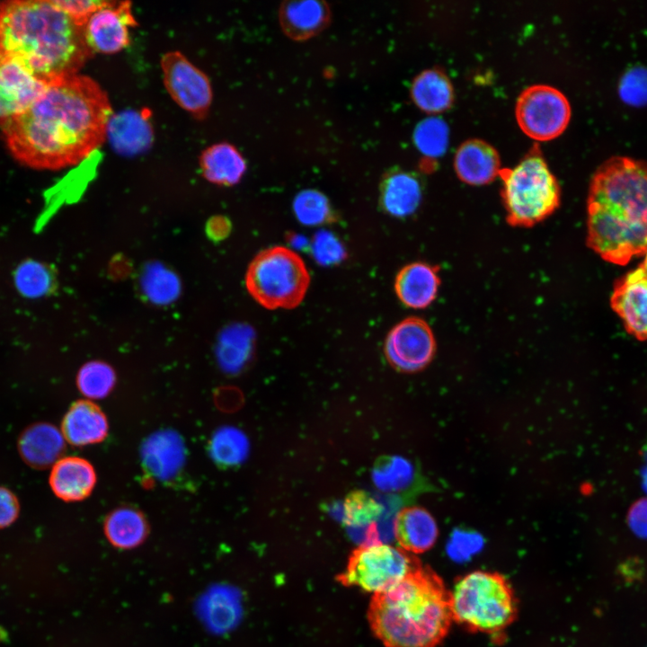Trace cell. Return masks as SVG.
Masks as SVG:
<instances>
[{
  "instance_id": "6da1fadb",
  "label": "cell",
  "mask_w": 647,
  "mask_h": 647,
  "mask_svg": "<svg viewBox=\"0 0 647 647\" xmlns=\"http://www.w3.org/2000/svg\"><path fill=\"white\" fill-rule=\"evenodd\" d=\"M112 113L102 86L76 74L49 83L23 112L1 119L0 131L19 163L60 170L81 164L105 142Z\"/></svg>"
},
{
  "instance_id": "7a4b0ae2",
  "label": "cell",
  "mask_w": 647,
  "mask_h": 647,
  "mask_svg": "<svg viewBox=\"0 0 647 647\" xmlns=\"http://www.w3.org/2000/svg\"><path fill=\"white\" fill-rule=\"evenodd\" d=\"M93 55L84 26L51 0L0 3V63L17 64L49 84L79 74Z\"/></svg>"
},
{
  "instance_id": "3957f363",
  "label": "cell",
  "mask_w": 647,
  "mask_h": 647,
  "mask_svg": "<svg viewBox=\"0 0 647 647\" xmlns=\"http://www.w3.org/2000/svg\"><path fill=\"white\" fill-rule=\"evenodd\" d=\"M587 244L625 265L647 250V163L612 157L598 167L587 203Z\"/></svg>"
},
{
  "instance_id": "277c9868",
  "label": "cell",
  "mask_w": 647,
  "mask_h": 647,
  "mask_svg": "<svg viewBox=\"0 0 647 647\" xmlns=\"http://www.w3.org/2000/svg\"><path fill=\"white\" fill-rule=\"evenodd\" d=\"M368 619L386 647H436L453 620L450 592L435 572L420 565L392 589L373 595Z\"/></svg>"
},
{
  "instance_id": "5b68a950",
  "label": "cell",
  "mask_w": 647,
  "mask_h": 647,
  "mask_svg": "<svg viewBox=\"0 0 647 647\" xmlns=\"http://www.w3.org/2000/svg\"><path fill=\"white\" fill-rule=\"evenodd\" d=\"M501 197L509 225L531 227L560 205V186L537 146L515 167L501 168Z\"/></svg>"
},
{
  "instance_id": "8992f818",
  "label": "cell",
  "mask_w": 647,
  "mask_h": 647,
  "mask_svg": "<svg viewBox=\"0 0 647 647\" xmlns=\"http://www.w3.org/2000/svg\"><path fill=\"white\" fill-rule=\"evenodd\" d=\"M450 608L453 620L466 629L494 634L514 621L517 600L502 575L475 571L456 581L450 592Z\"/></svg>"
},
{
  "instance_id": "52a82bcc",
  "label": "cell",
  "mask_w": 647,
  "mask_h": 647,
  "mask_svg": "<svg viewBox=\"0 0 647 647\" xmlns=\"http://www.w3.org/2000/svg\"><path fill=\"white\" fill-rule=\"evenodd\" d=\"M309 284L306 263L285 246H271L258 253L245 273L247 291L270 310L297 307L305 298Z\"/></svg>"
},
{
  "instance_id": "ba28073f",
  "label": "cell",
  "mask_w": 647,
  "mask_h": 647,
  "mask_svg": "<svg viewBox=\"0 0 647 647\" xmlns=\"http://www.w3.org/2000/svg\"><path fill=\"white\" fill-rule=\"evenodd\" d=\"M421 563L410 553L382 542L363 544L350 555L340 583L367 592L382 593L392 589Z\"/></svg>"
},
{
  "instance_id": "9c48e42d",
  "label": "cell",
  "mask_w": 647,
  "mask_h": 647,
  "mask_svg": "<svg viewBox=\"0 0 647 647\" xmlns=\"http://www.w3.org/2000/svg\"><path fill=\"white\" fill-rule=\"evenodd\" d=\"M518 124L529 137L546 141L561 135L569 124L571 106L554 87L535 84L524 89L515 108Z\"/></svg>"
},
{
  "instance_id": "30bf717a",
  "label": "cell",
  "mask_w": 647,
  "mask_h": 647,
  "mask_svg": "<svg viewBox=\"0 0 647 647\" xmlns=\"http://www.w3.org/2000/svg\"><path fill=\"white\" fill-rule=\"evenodd\" d=\"M160 65L164 87L173 101L195 119H205L213 99L206 74L176 50L164 53Z\"/></svg>"
},
{
  "instance_id": "8fae6325",
  "label": "cell",
  "mask_w": 647,
  "mask_h": 647,
  "mask_svg": "<svg viewBox=\"0 0 647 647\" xmlns=\"http://www.w3.org/2000/svg\"><path fill=\"white\" fill-rule=\"evenodd\" d=\"M436 352V340L428 323L411 316L395 324L387 333L384 353L397 371L415 373L426 368Z\"/></svg>"
},
{
  "instance_id": "7c38bea8",
  "label": "cell",
  "mask_w": 647,
  "mask_h": 647,
  "mask_svg": "<svg viewBox=\"0 0 647 647\" xmlns=\"http://www.w3.org/2000/svg\"><path fill=\"white\" fill-rule=\"evenodd\" d=\"M137 24L130 2L108 1L89 17L84 31L93 54H115L129 46V28Z\"/></svg>"
},
{
  "instance_id": "4fadbf2b",
  "label": "cell",
  "mask_w": 647,
  "mask_h": 647,
  "mask_svg": "<svg viewBox=\"0 0 647 647\" xmlns=\"http://www.w3.org/2000/svg\"><path fill=\"white\" fill-rule=\"evenodd\" d=\"M610 304L626 331L647 341V273L639 267L617 279Z\"/></svg>"
},
{
  "instance_id": "5bb4252c",
  "label": "cell",
  "mask_w": 647,
  "mask_h": 647,
  "mask_svg": "<svg viewBox=\"0 0 647 647\" xmlns=\"http://www.w3.org/2000/svg\"><path fill=\"white\" fill-rule=\"evenodd\" d=\"M48 84L17 64L0 63V120L26 111Z\"/></svg>"
},
{
  "instance_id": "9a60e30c",
  "label": "cell",
  "mask_w": 647,
  "mask_h": 647,
  "mask_svg": "<svg viewBox=\"0 0 647 647\" xmlns=\"http://www.w3.org/2000/svg\"><path fill=\"white\" fill-rule=\"evenodd\" d=\"M106 139L112 149L124 156L147 150L154 140V130L145 111L125 110L112 113L106 129Z\"/></svg>"
},
{
  "instance_id": "2e32d148",
  "label": "cell",
  "mask_w": 647,
  "mask_h": 647,
  "mask_svg": "<svg viewBox=\"0 0 647 647\" xmlns=\"http://www.w3.org/2000/svg\"><path fill=\"white\" fill-rule=\"evenodd\" d=\"M185 456L182 439L171 430L154 433L144 442L141 450L144 467L161 481H169L180 473Z\"/></svg>"
},
{
  "instance_id": "e0dca14e",
  "label": "cell",
  "mask_w": 647,
  "mask_h": 647,
  "mask_svg": "<svg viewBox=\"0 0 647 647\" xmlns=\"http://www.w3.org/2000/svg\"><path fill=\"white\" fill-rule=\"evenodd\" d=\"M439 268L415 261L403 267L394 279V291L407 307L424 309L436 298L440 285Z\"/></svg>"
},
{
  "instance_id": "ac0fdd59",
  "label": "cell",
  "mask_w": 647,
  "mask_h": 647,
  "mask_svg": "<svg viewBox=\"0 0 647 647\" xmlns=\"http://www.w3.org/2000/svg\"><path fill=\"white\" fill-rule=\"evenodd\" d=\"M454 167L458 178L471 185H483L495 179L501 171L500 156L487 142L472 138L457 148Z\"/></svg>"
},
{
  "instance_id": "d6986e66",
  "label": "cell",
  "mask_w": 647,
  "mask_h": 647,
  "mask_svg": "<svg viewBox=\"0 0 647 647\" xmlns=\"http://www.w3.org/2000/svg\"><path fill=\"white\" fill-rule=\"evenodd\" d=\"M422 199V186L416 174L399 169L387 172L379 185V204L388 215H412Z\"/></svg>"
},
{
  "instance_id": "ffe728a7",
  "label": "cell",
  "mask_w": 647,
  "mask_h": 647,
  "mask_svg": "<svg viewBox=\"0 0 647 647\" xmlns=\"http://www.w3.org/2000/svg\"><path fill=\"white\" fill-rule=\"evenodd\" d=\"M96 483L93 465L79 456H66L51 468L49 484L57 497L65 501H78L89 496Z\"/></svg>"
},
{
  "instance_id": "44dd1931",
  "label": "cell",
  "mask_w": 647,
  "mask_h": 647,
  "mask_svg": "<svg viewBox=\"0 0 647 647\" xmlns=\"http://www.w3.org/2000/svg\"><path fill=\"white\" fill-rule=\"evenodd\" d=\"M65 438L60 430L49 423H36L22 431L18 450L22 460L37 469L53 465L65 450Z\"/></svg>"
},
{
  "instance_id": "7402d4cb",
  "label": "cell",
  "mask_w": 647,
  "mask_h": 647,
  "mask_svg": "<svg viewBox=\"0 0 647 647\" xmlns=\"http://www.w3.org/2000/svg\"><path fill=\"white\" fill-rule=\"evenodd\" d=\"M61 432L71 445H92L106 438L108 421L98 405L88 400H79L65 414Z\"/></svg>"
},
{
  "instance_id": "603a6c76",
  "label": "cell",
  "mask_w": 647,
  "mask_h": 647,
  "mask_svg": "<svg viewBox=\"0 0 647 647\" xmlns=\"http://www.w3.org/2000/svg\"><path fill=\"white\" fill-rule=\"evenodd\" d=\"M394 535L402 549L410 554H421L434 545L439 528L435 518L427 510L410 507L397 513Z\"/></svg>"
},
{
  "instance_id": "cb8c5ba5",
  "label": "cell",
  "mask_w": 647,
  "mask_h": 647,
  "mask_svg": "<svg viewBox=\"0 0 647 647\" xmlns=\"http://www.w3.org/2000/svg\"><path fill=\"white\" fill-rule=\"evenodd\" d=\"M330 15L329 6L322 1L285 2L279 9L283 31L296 40H304L319 33L328 24Z\"/></svg>"
},
{
  "instance_id": "d4e9b609",
  "label": "cell",
  "mask_w": 647,
  "mask_h": 647,
  "mask_svg": "<svg viewBox=\"0 0 647 647\" xmlns=\"http://www.w3.org/2000/svg\"><path fill=\"white\" fill-rule=\"evenodd\" d=\"M199 167L202 176L209 182L233 186L243 178L246 171V162L235 146L222 142L211 145L202 151Z\"/></svg>"
},
{
  "instance_id": "484cf974",
  "label": "cell",
  "mask_w": 647,
  "mask_h": 647,
  "mask_svg": "<svg viewBox=\"0 0 647 647\" xmlns=\"http://www.w3.org/2000/svg\"><path fill=\"white\" fill-rule=\"evenodd\" d=\"M108 542L121 550L142 545L148 535V523L144 514L132 507H120L111 511L103 525Z\"/></svg>"
},
{
  "instance_id": "4316f807",
  "label": "cell",
  "mask_w": 647,
  "mask_h": 647,
  "mask_svg": "<svg viewBox=\"0 0 647 647\" xmlns=\"http://www.w3.org/2000/svg\"><path fill=\"white\" fill-rule=\"evenodd\" d=\"M411 96L421 110L437 113L451 106L454 93L449 78L434 68L424 70L414 78Z\"/></svg>"
},
{
  "instance_id": "83f0119b",
  "label": "cell",
  "mask_w": 647,
  "mask_h": 647,
  "mask_svg": "<svg viewBox=\"0 0 647 647\" xmlns=\"http://www.w3.org/2000/svg\"><path fill=\"white\" fill-rule=\"evenodd\" d=\"M383 505L361 490L351 492L344 501V523L351 528L367 527L369 544L377 543L376 523L382 516Z\"/></svg>"
},
{
  "instance_id": "f1b7e54d",
  "label": "cell",
  "mask_w": 647,
  "mask_h": 647,
  "mask_svg": "<svg viewBox=\"0 0 647 647\" xmlns=\"http://www.w3.org/2000/svg\"><path fill=\"white\" fill-rule=\"evenodd\" d=\"M14 284L23 297H40L56 288V274L49 265L27 260L15 270Z\"/></svg>"
},
{
  "instance_id": "f546056e",
  "label": "cell",
  "mask_w": 647,
  "mask_h": 647,
  "mask_svg": "<svg viewBox=\"0 0 647 647\" xmlns=\"http://www.w3.org/2000/svg\"><path fill=\"white\" fill-rule=\"evenodd\" d=\"M249 442L245 435L234 427H223L217 430L209 442L212 459L224 467L241 464L247 456Z\"/></svg>"
},
{
  "instance_id": "4dcf8cb0",
  "label": "cell",
  "mask_w": 647,
  "mask_h": 647,
  "mask_svg": "<svg viewBox=\"0 0 647 647\" xmlns=\"http://www.w3.org/2000/svg\"><path fill=\"white\" fill-rule=\"evenodd\" d=\"M297 219L305 226H314L337 221L327 197L319 191L307 189L297 193L293 201Z\"/></svg>"
},
{
  "instance_id": "1f68e13d",
  "label": "cell",
  "mask_w": 647,
  "mask_h": 647,
  "mask_svg": "<svg viewBox=\"0 0 647 647\" xmlns=\"http://www.w3.org/2000/svg\"><path fill=\"white\" fill-rule=\"evenodd\" d=\"M413 477L412 463L398 456L381 460L373 470L375 484L386 492H398L407 488Z\"/></svg>"
},
{
  "instance_id": "d6a6232c",
  "label": "cell",
  "mask_w": 647,
  "mask_h": 647,
  "mask_svg": "<svg viewBox=\"0 0 647 647\" xmlns=\"http://www.w3.org/2000/svg\"><path fill=\"white\" fill-rule=\"evenodd\" d=\"M413 141L424 155L432 158L442 155L448 144V127L446 121L437 116L422 120L414 129Z\"/></svg>"
},
{
  "instance_id": "836d02e7",
  "label": "cell",
  "mask_w": 647,
  "mask_h": 647,
  "mask_svg": "<svg viewBox=\"0 0 647 647\" xmlns=\"http://www.w3.org/2000/svg\"><path fill=\"white\" fill-rule=\"evenodd\" d=\"M113 368L102 361H90L84 365L77 375L80 392L92 399L105 397L115 385Z\"/></svg>"
},
{
  "instance_id": "e575fe53",
  "label": "cell",
  "mask_w": 647,
  "mask_h": 647,
  "mask_svg": "<svg viewBox=\"0 0 647 647\" xmlns=\"http://www.w3.org/2000/svg\"><path fill=\"white\" fill-rule=\"evenodd\" d=\"M145 295L157 304H166L174 300L180 290L177 277L163 266L149 267L142 278Z\"/></svg>"
},
{
  "instance_id": "d590c367",
  "label": "cell",
  "mask_w": 647,
  "mask_h": 647,
  "mask_svg": "<svg viewBox=\"0 0 647 647\" xmlns=\"http://www.w3.org/2000/svg\"><path fill=\"white\" fill-rule=\"evenodd\" d=\"M618 93L621 100L630 106L647 105V68L634 66L622 76Z\"/></svg>"
},
{
  "instance_id": "8d00e7d4",
  "label": "cell",
  "mask_w": 647,
  "mask_h": 647,
  "mask_svg": "<svg viewBox=\"0 0 647 647\" xmlns=\"http://www.w3.org/2000/svg\"><path fill=\"white\" fill-rule=\"evenodd\" d=\"M482 535L472 530L455 529L447 543V554L454 561L464 562L478 554L483 547Z\"/></svg>"
},
{
  "instance_id": "74e56055",
  "label": "cell",
  "mask_w": 647,
  "mask_h": 647,
  "mask_svg": "<svg viewBox=\"0 0 647 647\" xmlns=\"http://www.w3.org/2000/svg\"><path fill=\"white\" fill-rule=\"evenodd\" d=\"M311 252L317 263L323 266L338 264L346 258L343 244L328 231H319L315 235Z\"/></svg>"
},
{
  "instance_id": "f35d334b",
  "label": "cell",
  "mask_w": 647,
  "mask_h": 647,
  "mask_svg": "<svg viewBox=\"0 0 647 647\" xmlns=\"http://www.w3.org/2000/svg\"><path fill=\"white\" fill-rule=\"evenodd\" d=\"M59 9L72 17L77 23L84 26L89 17L98 9L104 6L108 1L95 0H51Z\"/></svg>"
},
{
  "instance_id": "ab89813d",
  "label": "cell",
  "mask_w": 647,
  "mask_h": 647,
  "mask_svg": "<svg viewBox=\"0 0 647 647\" xmlns=\"http://www.w3.org/2000/svg\"><path fill=\"white\" fill-rule=\"evenodd\" d=\"M627 524L637 536L647 539V498H641L632 504L627 513Z\"/></svg>"
},
{
  "instance_id": "60d3db41",
  "label": "cell",
  "mask_w": 647,
  "mask_h": 647,
  "mask_svg": "<svg viewBox=\"0 0 647 647\" xmlns=\"http://www.w3.org/2000/svg\"><path fill=\"white\" fill-rule=\"evenodd\" d=\"M20 512V503L15 494L0 486V528L10 526Z\"/></svg>"
},
{
  "instance_id": "b9f144b4",
  "label": "cell",
  "mask_w": 647,
  "mask_h": 647,
  "mask_svg": "<svg viewBox=\"0 0 647 647\" xmlns=\"http://www.w3.org/2000/svg\"><path fill=\"white\" fill-rule=\"evenodd\" d=\"M208 229L216 239H222L230 231V222L224 217H216L210 220Z\"/></svg>"
},
{
  "instance_id": "7bdbcfd3",
  "label": "cell",
  "mask_w": 647,
  "mask_h": 647,
  "mask_svg": "<svg viewBox=\"0 0 647 647\" xmlns=\"http://www.w3.org/2000/svg\"><path fill=\"white\" fill-rule=\"evenodd\" d=\"M643 487L647 492V461L642 470Z\"/></svg>"
},
{
  "instance_id": "ee69618b",
  "label": "cell",
  "mask_w": 647,
  "mask_h": 647,
  "mask_svg": "<svg viewBox=\"0 0 647 647\" xmlns=\"http://www.w3.org/2000/svg\"><path fill=\"white\" fill-rule=\"evenodd\" d=\"M644 254H645V258H644L643 261L641 263L640 268L647 273V250Z\"/></svg>"
}]
</instances>
